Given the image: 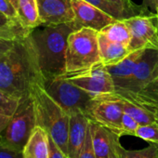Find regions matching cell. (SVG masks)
<instances>
[{
  "instance_id": "3957f363",
  "label": "cell",
  "mask_w": 158,
  "mask_h": 158,
  "mask_svg": "<svg viewBox=\"0 0 158 158\" xmlns=\"http://www.w3.org/2000/svg\"><path fill=\"white\" fill-rule=\"evenodd\" d=\"M42 83L35 84L31 92L36 126L43 127L53 141L68 156L70 114L46 92Z\"/></svg>"
},
{
  "instance_id": "e575fe53",
  "label": "cell",
  "mask_w": 158,
  "mask_h": 158,
  "mask_svg": "<svg viewBox=\"0 0 158 158\" xmlns=\"http://www.w3.org/2000/svg\"><path fill=\"white\" fill-rule=\"evenodd\" d=\"M11 117H9V116H5V115H2L0 114V134L2 133V131L6 128V127L8 126Z\"/></svg>"
},
{
  "instance_id": "cb8c5ba5",
  "label": "cell",
  "mask_w": 158,
  "mask_h": 158,
  "mask_svg": "<svg viewBox=\"0 0 158 158\" xmlns=\"http://www.w3.org/2000/svg\"><path fill=\"white\" fill-rule=\"evenodd\" d=\"M116 9H118L124 15L125 19H128L137 15H146L145 10L142 6H138L131 0H105Z\"/></svg>"
},
{
  "instance_id": "60d3db41",
  "label": "cell",
  "mask_w": 158,
  "mask_h": 158,
  "mask_svg": "<svg viewBox=\"0 0 158 158\" xmlns=\"http://www.w3.org/2000/svg\"><path fill=\"white\" fill-rule=\"evenodd\" d=\"M155 144H156V145H157V146H158V143H155Z\"/></svg>"
},
{
  "instance_id": "4316f807",
  "label": "cell",
  "mask_w": 158,
  "mask_h": 158,
  "mask_svg": "<svg viewBox=\"0 0 158 158\" xmlns=\"http://www.w3.org/2000/svg\"><path fill=\"white\" fill-rule=\"evenodd\" d=\"M85 1L100 8L101 10H104L105 12H107L108 14L113 16L116 20H125L123 13L118 9H116L115 7H114L113 5H111L110 3L105 1V0H85Z\"/></svg>"
},
{
  "instance_id": "e0dca14e",
  "label": "cell",
  "mask_w": 158,
  "mask_h": 158,
  "mask_svg": "<svg viewBox=\"0 0 158 158\" xmlns=\"http://www.w3.org/2000/svg\"><path fill=\"white\" fill-rule=\"evenodd\" d=\"M116 93L147 110L158 108V79H154L138 92L120 91Z\"/></svg>"
},
{
  "instance_id": "5b68a950",
  "label": "cell",
  "mask_w": 158,
  "mask_h": 158,
  "mask_svg": "<svg viewBox=\"0 0 158 158\" xmlns=\"http://www.w3.org/2000/svg\"><path fill=\"white\" fill-rule=\"evenodd\" d=\"M42 85L46 92L69 114L75 112L86 114L90 102L95 98L68 80L64 74L43 78Z\"/></svg>"
},
{
  "instance_id": "ba28073f",
  "label": "cell",
  "mask_w": 158,
  "mask_h": 158,
  "mask_svg": "<svg viewBox=\"0 0 158 158\" xmlns=\"http://www.w3.org/2000/svg\"><path fill=\"white\" fill-rule=\"evenodd\" d=\"M64 76L75 86L86 90L94 97L115 92L113 78L107 67L102 62H99L86 70L64 73Z\"/></svg>"
},
{
  "instance_id": "ffe728a7",
  "label": "cell",
  "mask_w": 158,
  "mask_h": 158,
  "mask_svg": "<svg viewBox=\"0 0 158 158\" xmlns=\"http://www.w3.org/2000/svg\"><path fill=\"white\" fill-rule=\"evenodd\" d=\"M119 139L117 135L111 132V143L119 158H158V146L155 143H150L140 150H127L121 145Z\"/></svg>"
},
{
  "instance_id": "277c9868",
  "label": "cell",
  "mask_w": 158,
  "mask_h": 158,
  "mask_svg": "<svg viewBox=\"0 0 158 158\" xmlns=\"http://www.w3.org/2000/svg\"><path fill=\"white\" fill-rule=\"evenodd\" d=\"M99 62V32L90 28L73 31L68 37L65 73L86 70Z\"/></svg>"
},
{
  "instance_id": "f546056e",
  "label": "cell",
  "mask_w": 158,
  "mask_h": 158,
  "mask_svg": "<svg viewBox=\"0 0 158 158\" xmlns=\"http://www.w3.org/2000/svg\"><path fill=\"white\" fill-rule=\"evenodd\" d=\"M78 158H96V154H95V152L93 149V144H92V138H91L89 125V130H88L86 140L84 142V145L81 149L80 153H79Z\"/></svg>"
},
{
  "instance_id": "8992f818",
  "label": "cell",
  "mask_w": 158,
  "mask_h": 158,
  "mask_svg": "<svg viewBox=\"0 0 158 158\" xmlns=\"http://www.w3.org/2000/svg\"><path fill=\"white\" fill-rule=\"evenodd\" d=\"M36 126L35 106L32 96L21 101V103L10 118L6 128L0 134V142L22 151L33 129Z\"/></svg>"
},
{
  "instance_id": "d6a6232c",
  "label": "cell",
  "mask_w": 158,
  "mask_h": 158,
  "mask_svg": "<svg viewBox=\"0 0 158 158\" xmlns=\"http://www.w3.org/2000/svg\"><path fill=\"white\" fill-rule=\"evenodd\" d=\"M49 158H68L61 149L49 137Z\"/></svg>"
},
{
  "instance_id": "4fadbf2b",
  "label": "cell",
  "mask_w": 158,
  "mask_h": 158,
  "mask_svg": "<svg viewBox=\"0 0 158 158\" xmlns=\"http://www.w3.org/2000/svg\"><path fill=\"white\" fill-rule=\"evenodd\" d=\"M89 118L82 112L70 114L68 135V158H78L87 138Z\"/></svg>"
},
{
  "instance_id": "603a6c76",
  "label": "cell",
  "mask_w": 158,
  "mask_h": 158,
  "mask_svg": "<svg viewBox=\"0 0 158 158\" xmlns=\"http://www.w3.org/2000/svg\"><path fill=\"white\" fill-rule=\"evenodd\" d=\"M31 32L0 12V36L18 40L30 35Z\"/></svg>"
},
{
  "instance_id": "7c38bea8",
  "label": "cell",
  "mask_w": 158,
  "mask_h": 158,
  "mask_svg": "<svg viewBox=\"0 0 158 158\" xmlns=\"http://www.w3.org/2000/svg\"><path fill=\"white\" fill-rule=\"evenodd\" d=\"M157 65L158 49H144L142 55L136 64L129 87L126 91L138 92L144 89L150 82L154 80Z\"/></svg>"
},
{
  "instance_id": "ab89813d",
  "label": "cell",
  "mask_w": 158,
  "mask_h": 158,
  "mask_svg": "<svg viewBox=\"0 0 158 158\" xmlns=\"http://www.w3.org/2000/svg\"><path fill=\"white\" fill-rule=\"evenodd\" d=\"M155 20H156V23H157V26H158V18H155Z\"/></svg>"
},
{
  "instance_id": "9a60e30c",
  "label": "cell",
  "mask_w": 158,
  "mask_h": 158,
  "mask_svg": "<svg viewBox=\"0 0 158 158\" xmlns=\"http://www.w3.org/2000/svg\"><path fill=\"white\" fill-rule=\"evenodd\" d=\"M23 158H49V135L35 126L23 149Z\"/></svg>"
},
{
  "instance_id": "8d00e7d4",
  "label": "cell",
  "mask_w": 158,
  "mask_h": 158,
  "mask_svg": "<svg viewBox=\"0 0 158 158\" xmlns=\"http://www.w3.org/2000/svg\"><path fill=\"white\" fill-rule=\"evenodd\" d=\"M149 111H151V112L154 114L155 119H156V121L158 122V108H153V109H151V110H149Z\"/></svg>"
},
{
  "instance_id": "d4e9b609",
  "label": "cell",
  "mask_w": 158,
  "mask_h": 158,
  "mask_svg": "<svg viewBox=\"0 0 158 158\" xmlns=\"http://www.w3.org/2000/svg\"><path fill=\"white\" fill-rule=\"evenodd\" d=\"M20 103V99L0 90V114L12 117Z\"/></svg>"
},
{
  "instance_id": "52a82bcc",
  "label": "cell",
  "mask_w": 158,
  "mask_h": 158,
  "mask_svg": "<svg viewBox=\"0 0 158 158\" xmlns=\"http://www.w3.org/2000/svg\"><path fill=\"white\" fill-rule=\"evenodd\" d=\"M123 107L115 92L95 97L90 102L86 115L111 132L121 136Z\"/></svg>"
},
{
  "instance_id": "8fae6325",
  "label": "cell",
  "mask_w": 158,
  "mask_h": 158,
  "mask_svg": "<svg viewBox=\"0 0 158 158\" xmlns=\"http://www.w3.org/2000/svg\"><path fill=\"white\" fill-rule=\"evenodd\" d=\"M42 26L70 23L74 19L72 0H36Z\"/></svg>"
},
{
  "instance_id": "f35d334b",
  "label": "cell",
  "mask_w": 158,
  "mask_h": 158,
  "mask_svg": "<svg viewBox=\"0 0 158 158\" xmlns=\"http://www.w3.org/2000/svg\"><path fill=\"white\" fill-rule=\"evenodd\" d=\"M155 79H158V65L156 68V73H155Z\"/></svg>"
},
{
  "instance_id": "6da1fadb",
  "label": "cell",
  "mask_w": 158,
  "mask_h": 158,
  "mask_svg": "<svg viewBox=\"0 0 158 158\" xmlns=\"http://www.w3.org/2000/svg\"><path fill=\"white\" fill-rule=\"evenodd\" d=\"M41 82L43 75L31 36L17 40L0 58V90L22 101L30 97L34 86Z\"/></svg>"
},
{
  "instance_id": "83f0119b",
  "label": "cell",
  "mask_w": 158,
  "mask_h": 158,
  "mask_svg": "<svg viewBox=\"0 0 158 158\" xmlns=\"http://www.w3.org/2000/svg\"><path fill=\"white\" fill-rule=\"evenodd\" d=\"M139 124L129 114L124 113L122 117V127H121V136L131 135L135 136L136 130L139 127Z\"/></svg>"
},
{
  "instance_id": "f1b7e54d",
  "label": "cell",
  "mask_w": 158,
  "mask_h": 158,
  "mask_svg": "<svg viewBox=\"0 0 158 158\" xmlns=\"http://www.w3.org/2000/svg\"><path fill=\"white\" fill-rule=\"evenodd\" d=\"M0 12H2L4 15H6L9 19L12 20L13 22L22 24L18 16L17 10L10 0H0Z\"/></svg>"
},
{
  "instance_id": "9c48e42d",
  "label": "cell",
  "mask_w": 158,
  "mask_h": 158,
  "mask_svg": "<svg viewBox=\"0 0 158 158\" xmlns=\"http://www.w3.org/2000/svg\"><path fill=\"white\" fill-rule=\"evenodd\" d=\"M131 32L129 48L131 51L138 49H158V26L153 16L137 15L124 20Z\"/></svg>"
},
{
  "instance_id": "30bf717a",
  "label": "cell",
  "mask_w": 158,
  "mask_h": 158,
  "mask_svg": "<svg viewBox=\"0 0 158 158\" xmlns=\"http://www.w3.org/2000/svg\"><path fill=\"white\" fill-rule=\"evenodd\" d=\"M72 7L74 19L70 23V25L73 31L81 28H90L101 32L103 28L116 21V19L104 10L85 0H72Z\"/></svg>"
},
{
  "instance_id": "74e56055",
  "label": "cell",
  "mask_w": 158,
  "mask_h": 158,
  "mask_svg": "<svg viewBox=\"0 0 158 158\" xmlns=\"http://www.w3.org/2000/svg\"><path fill=\"white\" fill-rule=\"evenodd\" d=\"M10 1L13 4V6H14V7H15V9H16L17 4H18V0H10Z\"/></svg>"
},
{
  "instance_id": "7a4b0ae2",
  "label": "cell",
  "mask_w": 158,
  "mask_h": 158,
  "mask_svg": "<svg viewBox=\"0 0 158 158\" xmlns=\"http://www.w3.org/2000/svg\"><path fill=\"white\" fill-rule=\"evenodd\" d=\"M73 31L70 23L42 26L31 34L43 78L62 75L66 73L68 37Z\"/></svg>"
},
{
  "instance_id": "1f68e13d",
  "label": "cell",
  "mask_w": 158,
  "mask_h": 158,
  "mask_svg": "<svg viewBox=\"0 0 158 158\" xmlns=\"http://www.w3.org/2000/svg\"><path fill=\"white\" fill-rule=\"evenodd\" d=\"M146 15L158 18V0H143L142 4Z\"/></svg>"
},
{
  "instance_id": "5bb4252c",
  "label": "cell",
  "mask_w": 158,
  "mask_h": 158,
  "mask_svg": "<svg viewBox=\"0 0 158 158\" xmlns=\"http://www.w3.org/2000/svg\"><path fill=\"white\" fill-rule=\"evenodd\" d=\"M143 51L144 49L134 50L119 63L106 66L114 80L115 92L127 90L136 64L142 55Z\"/></svg>"
},
{
  "instance_id": "7402d4cb",
  "label": "cell",
  "mask_w": 158,
  "mask_h": 158,
  "mask_svg": "<svg viewBox=\"0 0 158 158\" xmlns=\"http://www.w3.org/2000/svg\"><path fill=\"white\" fill-rule=\"evenodd\" d=\"M115 94H116L117 98L119 99V101L122 104L124 113L132 116L139 125H146V124L157 122L154 114L151 111H149V110L145 109L144 107L122 97L121 95H119L116 92H115Z\"/></svg>"
},
{
  "instance_id": "4dcf8cb0",
  "label": "cell",
  "mask_w": 158,
  "mask_h": 158,
  "mask_svg": "<svg viewBox=\"0 0 158 158\" xmlns=\"http://www.w3.org/2000/svg\"><path fill=\"white\" fill-rule=\"evenodd\" d=\"M0 158H23L22 151L15 150L0 142Z\"/></svg>"
},
{
  "instance_id": "44dd1931",
  "label": "cell",
  "mask_w": 158,
  "mask_h": 158,
  "mask_svg": "<svg viewBox=\"0 0 158 158\" xmlns=\"http://www.w3.org/2000/svg\"><path fill=\"white\" fill-rule=\"evenodd\" d=\"M110 41L129 46L131 41V32L124 20H116L99 32Z\"/></svg>"
},
{
  "instance_id": "2e32d148",
  "label": "cell",
  "mask_w": 158,
  "mask_h": 158,
  "mask_svg": "<svg viewBox=\"0 0 158 158\" xmlns=\"http://www.w3.org/2000/svg\"><path fill=\"white\" fill-rule=\"evenodd\" d=\"M99 46L102 62L105 66L114 65L125 60L132 51L129 47L108 40L99 33Z\"/></svg>"
},
{
  "instance_id": "ac0fdd59",
  "label": "cell",
  "mask_w": 158,
  "mask_h": 158,
  "mask_svg": "<svg viewBox=\"0 0 158 158\" xmlns=\"http://www.w3.org/2000/svg\"><path fill=\"white\" fill-rule=\"evenodd\" d=\"M89 127L96 158H110L111 131L89 119Z\"/></svg>"
},
{
  "instance_id": "d590c367",
  "label": "cell",
  "mask_w": 158,
  "mask_h": 158,
  "mask_svg": "<svg viewBox=\"0 0 158 158\" xmlns=\"http://www.w3.org/2000/svg\"><path fill=\"white\" fill-rule=\"evenodd\" d=\"M111 145H112V143H111ZM110 158H119L118 154L116 153V152H115V150L114 149V147H113V146H112V149H111V154H110Z\"/></svg>"
},
{
  "instance_id": "d6986e66",
  "label": "cell",
  "mask_w": 158,
  "mask_h": 158,
  "mask_svg": "<svg viewBox=\"0 0 158 158\" xmlns=\"http://www.w3.org/2000/svg\"><path fill=\"white\" fill-rule=\"evenodd\" d=\"M16 10L22 25L27 30L42 26L36 0H18Z\"/></svg>"
},
{
  "instance_id": "484cf974",
  "label": "cell",
  "mask_w": 158,
  "mask_h": 158,
  "mask_svg": "<svg viewBox=\"0 0 158 158\" xmlns=\"http://www.w3.org/2000/svg\"><path fill=\"white\" fill-rule=\"evenodd\" d=\"M135 136L149 143H158V122L139 125Z\"/></svg>"
},
{
  "instance_id": "836d02e7",
  "label": "cell",
  "mask_w": 158,
  "mask_h": 158,
  "mask_svg": "<svg viewBox=\"0 0 158 158\" xmlns=\"http://www.w3.org/2000/svg\"><path fill=\"white\" fill-rule=\"evenodd\" d=\"M16 41L17 40L10 39V38L4 37V36H0V58L13 47V45L15 44Z\"/></svg>"
}]
</instances>
